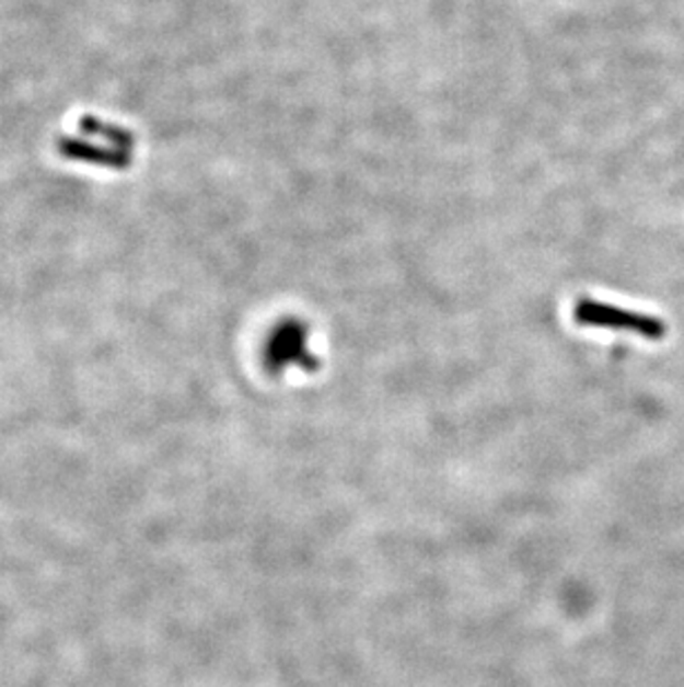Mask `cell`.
Wrapping results in <instances>:
<instances>
[{"label": "cell", "instance_id": "obj_1", "mask_svg": "<svg viewBox=\"0 0 684 687\" xmlns=\"http://www.w3.org/2000/svg\"><path fill=\"white\" fill-rule=\"evenodd\" d=\"M58 149L69 161L123 170L131 163L134 138L116 125L98 118H85L73 136L62 138Z\"/></svg>", "mask_w": 684, "mask_h": 687}, {"label": "cell", "instance_id": "obj_2", "mask_svg": "<svg viewBox=\"0 0 684 687\" xmlns=\"http://www.w3.org/2000/svg\"><path fill=\"white\" fill-rule=\"evenodd\" d=\"M265 363L276 374H280L289 365L314 369L316 360L310 350V336L305 325H300L295 321L280 323L265 345Z\"/></svg>", "mask_w": 684, "mask_h": 687}, {"label": "cell", "instance_id": "obj_3", "mask_svg": "<svg viewBox=\"0 0 684 687\" xmlns=\"http://www.w3.org/2000/svg\"><path fill=\"white\" fill-rule=\"evenodd\" d=\"M573 317L580 325H593V328H614V330L627 328V330H638L642 334H653L658 330L651 321L634 319L627 312H621L616 308H606V305H600L595 300L578 302Z\"/></svg>", "mask_w": 684, "mask_h": 687}]
</instances>
